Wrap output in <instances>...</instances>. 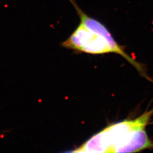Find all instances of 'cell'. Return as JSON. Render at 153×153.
Returning a JSON list of instances; mask_svg holds the SVG:
<instances>
[{
  "instance_id": "7a4b0ae2",
  "label": "cell",
  "mask_w": 153,
  "mask_h": 153,
  "mask_svg": "<svg viewBox=\"0 0 153 153\" xmlns=\"http://www.w3.org/2000/svg\"><path fill=\"white\" fill-rule=\"evenodd\" d=\"M80 18V23L71 35L62 43L68 49L92 55L114 53L123 57L142 76L152 81L145 68L128 55L102 23L85 13L74 0H70Z\"/></svg>"
},
{
  "instance_id": "6da1fadb",
  "label": "cell",
  "mask_w": 153,
  "mask_h": 153,
  "mask_svg": "<svg viewBox=\"0 0 153 153\" xmlns=\"http://www.w3.org/2000/svg\"><path fill=\"white\" fill-rule=\"evenodd\" d=\"M153 108L137 118L113 123L93 135L70 153H135L153 148L146 128Z\"/></svg>"
}]
</instances>
